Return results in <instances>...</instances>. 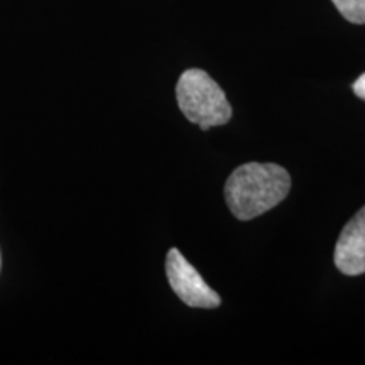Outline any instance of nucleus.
<instances>
[{"instance_id": "5", "label": "nucleus", "mask_w": 365, "mask_h": 365, "mask_svg": "<svg viewBox=\"0 0 365 365\" xmlns=\"http://www.w3.org/2000/svg\"><path fill=\"white\" fill-rule=\"evenodd\" d=\"M336 11L352 24H365V0H331Z\"/></svg>"}, {"instance_id": "6", "label": "nucleus", "mask_w": 365, "mask_h": 365, "mask_svg": "<svg viewBox=\"0 0 365 365\" xmlns=\"http://www.w3.org/2000/svg\"><path fill=\"white\" fill-rule=\"evenodd\" d=\"M352 90L359 98L365 100V73H364V75H360L357 80H355V83L352 85Z\"/></svg>"}, {"instance_id": "7", "label": "nucleus", "mask_w": 365, "mask_h": 365, "mask_svg": "<svg viewBox=\"0 0 365 365\" xmlns=\"http://www.w3.org/2000/svg\"><path fill=\"white\" fill-rule=\"evenodd\" d=\"M0 267H2V255H0Z\"/></svg>"}, {"instance_id": "3", "label": "nucleus", "mask_w": 365, "mask_h": 365, "mask_svg": "<svg viewBox=\"0 0 365 365\" xmlns=\"http://www.w3.org/2000/svg\"><path fill=\"white\" fill-rule=\"evenodd\" d=\"M166 276L171 289L186 307L213 309L222 304V298L202 277L178 249L166 255Z\"/></svg>"}, {"instance_id": "4", "label": "nucleus", "mask_w": 365, "mask_h": 365, "mask_svg": "<svg viewBox=\"0 0 365 365\" xmlns=\"http://www.w3.org/2000/svg\"><path fill=\"white\" fill-rule=\"evenodd\" d=\"M335 266L345 276L365 274V207L341 230L335 245Z\"/></svg>"}, {"instance_id": "2", "label": "nucleus", "mask_w": 365, "mask_h": 365, "mask_svg": "<svg viewBox=\"0 0 365 365\" xmlns=\"http://www.w3.org/2000/svg\"><path fill=\"white\" fill-rule=\"evenodd\" d=\"M176 100L182 115L202 130L225 125L232 118V107L225 91L207 71L198 68L186 70L180 76Z\"/></svg>"}, {"instance_id": "1", "label": "nucleus", "mask_w": 365, "mask_h": 365, "mask_svg": "<svg viewBox=\"0 0 365 365\" xmlns=\"http://www.w3.org/2000/svg\"><path fill=\"white\" fill-rule=\"evenodd\" d=\"M291 190V176L279 164L247 163L228 176L225 200L232 215L254 220L277 207Z\"/></svg>"}]
</instances>
